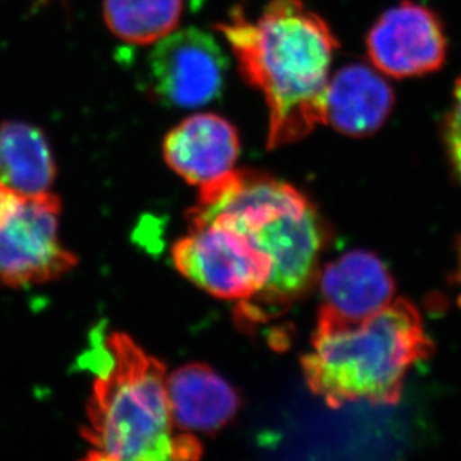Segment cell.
<instances>
[{
	"instance_id": "6da1fadb",
	"label": "cell",
	"mask_w": 461,
	"mask_h": 461,
	"mask_svg": "<svg viewBox=\"0 0 461 461\" xmlns=\"http://www.w3.org/2000/svg\"><path fill=\"white\" fill-rule=\"evenodd\" d=\"M217 29L240 75L265 97L270 149L326 124L329 72L339 42L318 14L302 0H270L256 20L236 8Z\"/></svg>"
},
{
	"instance_id": "7a4b0ae2",
	"label": "cell",
	"mask_w": 461,
	"mask_h": 461,
	"mask_svg": "<svg viewBox=\"0 0 461 461\" xmlns=\"http://www.w3.org/2000/svg\"><path fill=\"white\" fill-rule=\"evenodd\" d=\"M199 190L188 221L218 220L235 227L272 265L269 283L240 305V317L247 321L274 317L308 292L327 235L317 209L299 190L247 170H233Z\"/></svg>"
},
{
	"instance_id": "3957f363",
	"label": "cell",
	"mask_w": 461,
	"mask_h": 461,
	"mask_svg": "<svg viewBox=\"0 0 461 461\" xmlns=\"http://www.w3.org/2000/svg\"><path fill=\"white\" fill-rule=\"evenodd\" d=\"M95 374L83 436L90 460L165 461L201 457L199 440L175 426L167 374L131 336L113 331L88 353Z\"/></svg>"
},
{
	"instance_id": "277c9868",
	"label": "cell",
	"mask_w": 461,
	"mask_h": 461,
	"mask_svg": "<svg viewBox=\"0 0 461 461\" xmlns=\"http://www.w3.org/2000/svg\"><path fill=\"white\" fill-rule=\"evenodd\" d=\"M433 351L421 315L397 299L358 321L321 308L302 369L311 392L331 408L401 401L406 375Z\"/></svg>"
},
{
	"instance_id": "5b68a950",
	"label": "cell",
	"mask_w": 461,
	"mask_h": 461,
	"mask_svg": "<svg viewBox=\"0 0 461 461\" xmlns=\"http://www.w3.org/2000/svg\"><path fill=\"white\" fill-rule=\"evenodd\" d=\"M60 212V199L54 193H9L0 213V283L27 287L74 269L78 258L61 244Z\"/></svg>"
},
{
	"instance_id": "8992f818",
	"label": "cell",
	"mask_w": 461,
	"mask_h": 461,
	"mask_svg": "<svg viewBox=\"0 0 461 461\" xmlns=\"http://www.w3.org/2000/svg\"><path fill=\"white\" fill-rule=\"evenodd\" d=\"M175 267L212 296L253 301L270 278L269 258L235 227L218 220L190 222V230L172 249Z\"/></svg>"
},
{
	"instance_id": "52a82bcc",
	"label": "cell",
	"mask_w": 461,
	"mask_h": 461,
	"mask_svg": "<svg viewBox=\"0 0 461 461\" xmlns=\"http://www.w3.org/2000/svg\"><path fill=\"white\" fill-rule=\"evenodd\" d=\"M229 68L217 41L196 27L169 33L149 54V75L154 95L175 108L205 106L221 95Z\"/></svg>"
},
{
	"instance_id": "ba28073f",
	"label": "cell",
	"mask_w": 461,
	"mask_h": 461,
	"mask_svg": "<svg viewBox=\"0 0 461 461\" xmlns=\"http://www.w3.org/2000/svg\"><path fill=\"white\" fill-rule=\"evenodd\" d=\"M366 49L379 72L396 79L412 78L442 68L447 36L431 9L403 0L370 27Z\"/></svg>"
},
{
	"instance_id": "9c48e42d",
	"label": "cell",
	"mask_w": 461,
	"mask_h": 461,
	"mask_svg": "<svg viewBox=\"0 0 461 461\" xmlns=\"http://www.w3.org/2000/svg\"><path fill=\"white\" fill-rule=\"evenodd\" d=\"M240 153L235 126L217 113L185 118L163 142V156L170 169L199 188L233 172Z\"/></svg>"
},
{
	"instance_id": "30bf717a",
	"label": "cell",
	"mask_w": 461,
	"mask_h": 461,
	"mask_svg": "<svg viewBox=\"0 0 461 461\" xmlns=\"http://www.w3.org/2000/svg\"><path fill=\"white\" fill-rule=\"evenodd\" d=\"M324 306L358 321L394 301V281L383 260L367 251H349L331 261L320 276Z\"/></svg>"
},
{
	"instance_id": "8fae6325",
	"label": "cell",
	"mask_w": 461,
	"mask_h": 461,
	"mask_svg": "<svg viewBox=\"0 0 461 461\" xmlns=\"http://www.w3.org/2000/svg\"><path fill=\"white\" fill-rule=\"evenodd\" d=\"M170 411L184 433H213L240 411V394L209 366L185 365L167 375Z\"/></svg>"
},
{
	"instance_id": "7c38bea8",
	"label": "cell",
	"mask_w": 461,
	"mask_h": 461,
	"mask_svg": "<svg viewBox=\"0 0 461 461\" xmlns=\"http://www.w3.org/2000/svg\"><path fill=\"white\" fill-rule=\"evenodd\" d=\"M394 106L390 84L369 66L354 63L336 72L327 87L326 124L347 136L372 135Z\"/></svg>"
},
{
	"instance_id": "4fadbf2b",
	"label": "cell",
	"mask_w": 461,
	"mask_h": 461,
	"mask_svg": "<svg viewBox=\"0 0 461 461\" xmlns=\"http://www.w3.org/2000/svg\"><path fill=\"white\" fill-rule=\"evenodd\" d=\"M56 161L44 131L24 122L0 124V183L22 196L50 192Z\"/></svg>"
},
{
	"instance_id": "5bb4252c",
	"label": "cell",
	"mask_w": 461,
	"mask_h": 461,
	"mask_svg": "<svg viewBox=\"0 0 461 461\" xmlns=\"http://www.w3.org/2000/svg\"><path fill=\"white\" fill-rule=\"evenodd\" d=\"M184 0H104V22L118 40L149 45L178 26Z\"/></svg>"
},
{
	"instance_id": "9a60e30c",
	"label": "cell",
	"mask_w": 461,
	"mask_h": 461,
	"mask_svg": "<svg viewBox=\"0 0 461 461\" xmlns=\"http://www.w3.org/2000/svg\"><path fill=\"white\" fill-rule=\"evenodd\" d=\"M445 142L454 170L461 181V77L454 87L453 104L445 120Z\"/></svg>"
},
{
	"instance_id": "2e32d148",
	"label": "cell",
	"mask_w": 461,
	"mask_h": 461,
	"mask_svg": "<svg viewBox=\"0 0 461 461\" xmlns=\"http://www.w3.org/2000/svg\"><path fill=\"white\" fill-rule=\"evenodd\" d=\"M457 272H456V284H457L458 287H460V297H458V302H460L461 306V240H458L457 245Z\"/></svg>"
},
{
	"instance_id": "e0dca14e",
	"label": "cell",
	"mask_w": 461,
	"mask_h": 461,
	"mask_svg": "<svg viewBox=\"0 0 461 461\" xmlns=\"http://www.w3.org/2000/svg\"><path fill=\"white\" fill-rule=\"evenodd\" d=\"M9 193H11V190L5 187L4 184L0 183V213H2V209H4L5 203H6Z\"/></svg>"
}]
</instances>
